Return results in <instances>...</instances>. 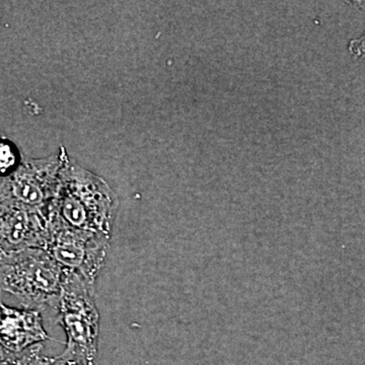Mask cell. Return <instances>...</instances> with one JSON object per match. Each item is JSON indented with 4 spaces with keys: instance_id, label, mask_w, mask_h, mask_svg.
Instances as JSON below:
<instances>
[{
    "instance_id": "obj_2",
    "label": "cell",
    "mask_w": 365,
    "mask_h": 365,
    "mask_svg": "<svg viewBox=\"0 0 365 365\" xmlns=\"http://www.w3.org/2000/svg\"><path fill=\"white\" fill-rule=\"evenodd\" d=\"M64 274L42 249L0 256V292L14 295L29 309H56Z\"/></svg>"
},
{
    "instance_id": "obj_7",
    "label": "cell",
    "mask_w": 365,
    "mask_h": 365,
    "mask_svg": "<svg viewBox=\"0 0 365 365\" xmlns=\"http://www.w3.org/2000/svg\"><path fill=\"white\" fill-rule=\"evenodd\" d=\"M48 339L39 309L7 307L0 299V347L16 354Z\"/></svg>"
},
{
    "instance_id": "obj_4",
    "label": "cell",
    "mask_w": 365,
    "mask_h": 365,
    "mask_svg": "<svg viewBox=\"0 0 365 365\" xmlns=\"http://www.w3.org/2000/svg\"><path fill=\"white\" fill-rule=\"evenodd\" d=\"M111 237L76 230L57 217L52 208L44 251L66 272L76 274L95 288L109 254Z\"/></svg>"
},
{
    "instance_id": "obj_1",
    "label": "cell",
    "mask_w": 365,
    "mask_h": 365,
    "mask_svg": "<svg viewBox=\"0 0 365 365\" xmlns=\"http://www.w3.org/2000/svg\"><path fill=\"white\" fill-rule=\"evenodd\" d=\"M52 208L68 227L111 237L118 197L103 178L68 160Z\"/></svg>"
},
{
    "instance_id": "obj_3",
    "label": "cell",
    "mask_w": 365,
    "mask_h": 365,
    "mask_svg": "<svg viewBox=\"0 0 365 365\" xmlns=\"http://www.w3.org/2000/svg\"><path fill=\"white\" fill-rule=\"evenodd\" d=\"M57 322L66 334V349L60 356L98 365L100 314L95 288L76 274L66 272L56 306Z\"/></svg>"
},
{
    "instance_id": "obj_9",
    "label": "cell",
    "mask_w": 365,
    "mask_h": 365,
    "mask_svg": "<svg viewBox=\"0 0 365 365\" xmlns=\"http://www.w3.org/2000/svg\"><path fill=\"white\" fill-rule=\"evenodd\" d=\"M43 345H35L25 351L26 365H59L57 357H48L43 355Z\"/></svg>"
},
{
    "instance_id": "obj_5",
    "label": "cell",
    "mask_w": 365,
    "mask_h": 365,
    "mask_svg": "<svg viewBox=\"0 0 365 365\" xmlns=\"http://www.w3.org/2000/svg\"><path fill=\"white\" fill-rule=\"evenodd\" d=\"M68 160L62 148L51 157L21 162L16 172L0 182V202L33 210L49 209L58 193L62 170Z\"/></svg>"
},
{
    "instance_id": "obj_8",
    "label": "cell",
    "mask_w": 365,
    "mask_h": 365,
    "mask_svg": "<svg viewBox=\"0 0 365 365\" xmlns=\"http://www.w3.org/2000/svg\"><path fill=\"white\" fill-rule=\"evenodd\" d=\"M21 163L20 150L16 144L9 139L0 138V177H9Z\"/></svg>"
},
{
    "instance_id": "obj_6",
    "label": "cell",
    "mask_w": 365,
    "mask_h": 365,
    "mask_svg": "<svg viewBox=\"0 0 365 365\" xmlns=\"http://www.w3.org/2000/svg\"><path fill=\"white\" fill-rule=\"evenodd\" d=\"M52 206L33 210L9 202H0V256L28 249H45L49 237Z\"/></svg>"
}]
</instances>
